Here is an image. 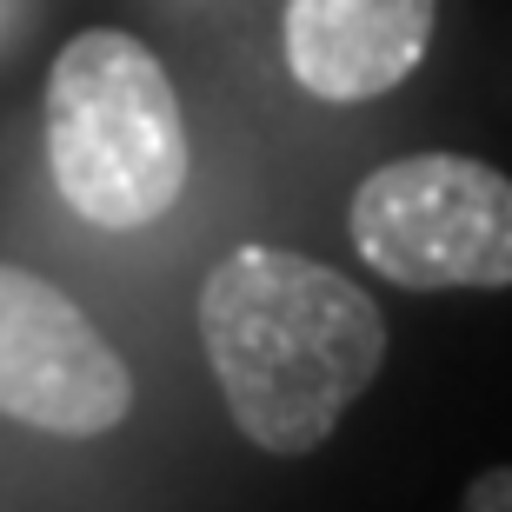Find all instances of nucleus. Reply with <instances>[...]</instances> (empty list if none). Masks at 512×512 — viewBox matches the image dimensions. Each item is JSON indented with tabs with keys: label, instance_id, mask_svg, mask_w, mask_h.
Returning <instances> with one entry per match:
<instances>
[{
	"label": "nucleus",
	"instance_id": "f257e3e1",
	"mask_svg": "<svg viewBox=\"0 0 512 512\" xmlns=\"http://www.w3.org/2000/svg\"><path fill=\"white\" fill-rule=\"evenodd\" d=\"M200 340L233 426L266 453H313L386 360L360 286L280 247H233L200 286Z\"/></svg>",
	"mask_w": 512,
	"mask_h": 512
},
{
	"label": "nucleus",
	"instance_id": "f03ea898",
	"mask_svg": "<svg viewBox=\"0 0 512 512\" xmlns=\"http://www.w3.org/2000/svg\"><path fill=\"white\" fill-rule=\"evenodd\" d=\"M47 167L94 227H147L187 187V120L147 40L87 27L47 74Z\"/></svg>",
	"mask_w": 512,
	"mask_h": 512
},
{
	"label": "nucleus",
	"instance_id": "7ed1b4c3",
	"mask_svg": "<svg viewBox=\"0 0 512 512\" xmlns=\"http://www.w3.org/2000/svg\"><path fill=\"white\" fill-rule=\"evenodd\" d=\"M353 247L393 286H512V180L466 153H413L353 193Z\"/></svg>",
	"mask_w": 512,
	"mask_h": 512
},
{
	"label": "nucleus",
	"instance_id": "20e7f679",
	"mask_svg": "<svg viewBox=\"0 0 512 512\" xmlns=\"http://www.w3.org/2000/svg\"><path fill=\"white\" fill-rule=\"evenodd\" d=\"M133 373L100 326L27 266H0V413L60 439L114 433Z\"/></svg>",
	"mask_w": 512,
	"mask_h": 512
},
{
	"label": "nucleus",
	"instance_id": "39448f33",
	"mask_svg": "<svg viewBox=\"0 0 512 512\" xmlns=\"http://www.w3.org/2000/svg\"><path fill=\"white\" fill-rule=\"evenodd\" d=\"M439 0H293L286 67L313 100H380L426 60Z\"/></svg>",
	"mask_w": 512,
	"mask_h": 512
},
{
	"label": "nucleus",
	"instance_id": "423d86ee",
	"mask_svg": "<svg viewBox=\"0 0 512 512\" xmlns=\"http://www.w3.org/2000/svg\"><path fill=\"white\" fill-rule=\"evenodd\" d=\"M466 506H473V512H506V506H512V473L473 479V486H466Z\"/></svg>",
	"mask_w": 512,
	"mask_h": 512
},
{
	"label": "nucleus",
	"instance_id": "0eeeda50",
	"mask_svg": "<svg viewBox=\"0 0 512 512\" xmlns=\"http://www.w3.org/2000/svg\"><path fill=\"white\" fill-rule=\"evenodd\" d=\"M14 14H20V0H0V27H7Z\"/></svg>",
	"mask_w": 512,
	"mask_h": 512
}]
</instances>
